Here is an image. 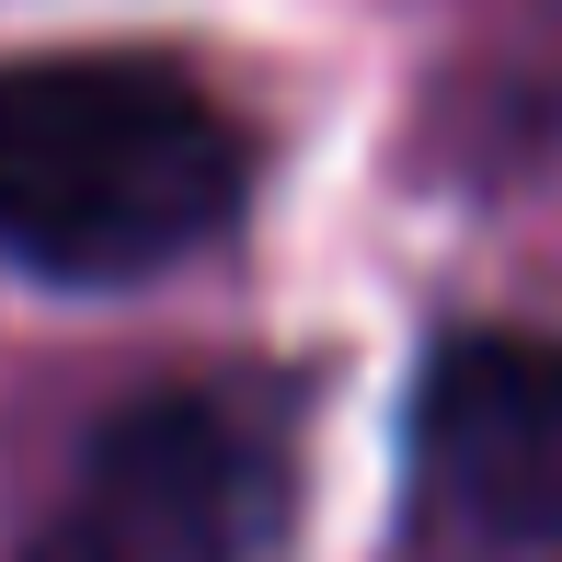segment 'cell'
I'll use <instances>...</instances> for the list:
<instances>
[{
  "instance_id": "1",
  "label": "cell",
  "mask_w": 562,
  "mask_h": 562,
  "mask_svg": "<svg viewBox=\"0 0 562 562\" xmlns=\"http://www.w3.org/2000/svg\"><path fill=\"white\" fill-rule=\"evenodd\" d=\"M252 195V149L195 69L138 46L0 69V252L58 288H149Z\"/></svg>"
},
{
  "instance_id": "2",
  "label": "cell",
  "mask_w": 562,
  "mask_h": 562,
  "mask_svg": "<svg viewBox=\"0 0 562 562\" xmlns=\"http://www.w3.org/2000/svg\"><path fill=\"white\" fill-rule=\"evenodd\" d=\"M288 551V448L218 391H161L92 425L23 562H276Z\"/></svg>"
},
{
  "instance_id": "3",
  "label": "cell",
  "mask_w": 562,
  "mask_h": 562,
  "mask_svg": "<svg viewBox=\"0 0 562 562\" xmlns=\"http://www.w3.org/2000/svg\"><path fill=\"white\" fill-rule=\"evenodd\" d=\"M414 482L505 551H562V345L448 334L414 379Z\"/></svg>"
}]
</instances>
